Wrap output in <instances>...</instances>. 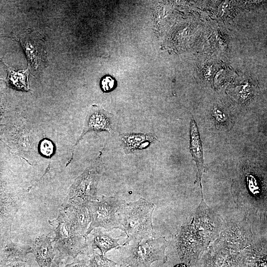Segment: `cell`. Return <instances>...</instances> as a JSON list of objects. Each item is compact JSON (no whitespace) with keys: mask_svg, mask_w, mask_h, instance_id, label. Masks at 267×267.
Returning a JSON list of instances; mask_svg holds the SVG:
<instances>
[{"mask_svg":"<svg viewBox=\"0 0 267 267\" xmlns=\"http://www.w3.org/2000/svg\"><path fill=\"white\" fill-rule=\"evenodd\" d=\"M89 256V267H117V264L92 250Z\"/></svg>","mask_w":267,"mask_h":267,"instance_id":"obj_18","label":"cell"},{"mask_svg":"<svg viewBox=\"0 0 267 267\" xmlns=\"http://www.w3.org/2000/svg\"><path fill=\"white\" fill-rule=\"evenodd\" d=\"M119 267H127V266L125 264H123L122 265H121Z\"/></svg>","mask_w":267,"mask_h":267,"instance_id":"obj_23","label":"cell"},{"mask_svg":"<svg viewBox=\"0 0 267 267\" xmlns=\"http://www.w3.org/2000/svg\"><path fill=\"white\" fill-rule=\"evenodd\" d=\"M116 85L115 79L109 75L104 76L100 81V88L104 92L111 91L116 88Z\"/></svg>","mask_w":267,"mask_h":267,"instance_id":"obj_19","label":"cell"},{"mask_svg":"<svg viewBox=\"0 0 267 267\" xmlns=\"http://www.w3.org/2000/svg\"><path fill=\"white\" fill-rule=\"evenodd\" d=\"M9 85L12 88L21 91L29 90L28 69L15 71L6 66Z\"/></svg>","mask_w":267,"mask_h":267,"instance_id":"obj_17","label":"cell"},{"mask_svg":"<svg viewBox=\"0 0 267 267\" xmlns=\"http://www.w3.org/2000/svg\"><path fill=\"white\" fill-rule=\"evenodd\" d=\"M92 233L93 238L91 240L92 249H98L101 254L105 255L109 250L116 248L121 245L118 243L119 239L112 238L109 234L104 232L100 228H94Z\"/></svg>","mask_w":267,"mask_h":267,"instance_id":"obj_15","label":"cell"},{"mask_svg":"<svg viewBox=\"0 0 267 267\" xmlns=\"http://www.w3.org/2000/svg\"><path fill=\"white\" fill-rule=\"evenodd\" d=\"M189 151L197 167L196 178L195 183L199 182L201 195L203 194L202 176L205 171L204 163L202 141L197 124L194 118H192L189 129Z\"/></svg>","mask_w":267,"mask_h":267,"instance_id":"obj_12","label":"cell"},{"mask_svg":"<svg viewBox=\"0 0 267 267\" xmlns=\"http://www.w3.org/2000/svg\"><path fill=\"white\" fill-rule=\"evenodd\" d=\"M32 248L39 267H50L55 255L51 238L45 235L39 236Z\"/></svg>","mask_w":267,"mask_h":267,"instance_id":"obj_14","label":"cell"},{"mask_svg":"<svg viewBox=\"0 0 267 267\" xmlns=\"http://www.w3.org/2000/svg\"><path fill=\"white\" fill-rule=\"evenodd\" d=\"M64 267H89L84 260H77Z\"/></svg>","mask_w":267,"mask_h":267,"instance_id":"obj_21","label":"cell"},{"mask_svg":"<svg viewBox=\"0 0 267 267\" xmlns=\"http://www.w3.org/2000/svg\"><path fill=\"white\" fill-rule=\"evenodd\" d=\"M19 41L33 70L37 71L46 64V56L43 43L37 33L29 31L20 36Z\"/></svg>","mask_w":267,"mask_h":267,"instance_id":"obj_8","label":"cell"},{"mask_svg":"<svg viewBox=\"0 0 267 267\" xmlns=\"http://www.w3.org/2000/svg\"><path fill=\"white\" fill-rule=\"evenodd\" d=\"M121 147L126 154L144 149L157 140V136L151 133H125L119 135Z\"/></svg>","mask_w":267,"mask_h":267,"instance_id":"obj_13","label":"cell"},{"mask_svg":"<svg viewBox=\"0 0 267 267\" xmlns=\"http://www.w3.org/2000/svg\"><path fill=\"white\" fill-rule=\"evenodd\" d=\"M191 222L205 250L217 238L225 225L222 218L206 204L203 195Z\"/></svg>","mask_w":267,"mask_h":267,"instance_id":"obj_5","label":"cell"},{"mask_svg":"<svg viewBox=\"0 0 267 267\" xmlns=\"http://www.w3.org/2000/svg\"><path fill=\"white\" fill-rule=\"evenodd\" d=\"M60 209L65 212L76 231L86 237L88 226L90 222L87 205L64 202Z\"/></svg>","mask_w":267,"mask_h":267,"instance_id":"obj_10","label":"cell"},{"mask_svg":"<svg viewBox=\"0 0 267 267\" xmlns=\"http://www.w3.org/2000/svg\"><path fill=\"white\" fill-rule=\"evenodd\" d=\"M113 117L112 114L105 110L101 107L93 105L87 116L82 134L77 140L75 146L83 136L89 132L107 131L110 134H113L114 132Z\"/></svg>","mask_w":267,"mask_h":267,"instance_id":"obj_9","label":"cell"},{"mask_svg":"<svg viewBox=\"0 0 267 267\" xmlns=\"http://www.w3.org/2000/svg\"><path fill=\"white\" fill-rule=\"evenodd\" d=\"M170 243L164 237L134 241L132 244L122 245L117 249L123 264L131 267H150L155 261H167L165 251Z\"/></svg>","mask_w":267,"mask_h":267,"instance_id":"obj_2","label":"cell"},{"mask_svg":"<svg viewBox=\"0 0 267 267\" xmlns=\"http://www.w3.org/2000/svg\"><path fill=\"white\" fill-rule=\"evenodd\" d=\"M54 227L55 237L53 242L54 247L59 252L56 263H59L70 257L75 258L82 253L87 246V237L77 232L65 214L60 209L57 218L49 220Z\"/></svg>","mask_w":267,"mask_h":267,"instance_id":"obj_3","label":"cell"},{"mask_svg":"<svg viewBox=\"0 0 267 267\" xmlns=\"http://www.w3.org/2000/svg\"><path fill=\"white\" fill-rule=\"evenodd\" d=\"M100 173L95 167L86 169L71 186L64 202L87 205L97 200V185Z\"/></svg>","mask_w":267,"mask_h":267,"instance_id":"obj_6","label":"cell"},{"mask_svg":"<svg viewBox=\"0 0 267 267\" xmlns=\"http://www.w3.org/2000/svg\"><path fill=\"white\" fill-rule=\"evenodd\" d=\"M155 207L154 204L142 198L122 205L119 212V222L127 237L122 245L129 244L131 241L154 238L152 216Z\"/></svg>","mask_w":267,"mask_h":267,"instance_id":"obj_1","label":"cell"},{"mask_svg":"<svg viewBox=\"0 0 267 267\" xmlns=\"http://www.w3.org/2000/svg\"><path fill=\"white\" fill-rule=\"evenodd\" d=\"M32 252L29 245L9 243L0 253V267H28L26 256Z\"/></svg>","mask_w":267,"mask_h":267,"instance_id":"obj_11","label":"cell"},{"mask_svg":"<svg viewBox=\"0 0 267 267\" xmlns=\"http://www.w3.org/2000/svg\"><path fill=\"white\" fill-rule=\"evenodd\" d=\"M174 267H187L185 264L181 263L179 264L176 265Z\"/></svg>","mask_w":267,"mask_h":267,"instance_id":"obj_22","label":"cell"},{"mask_svg":"<svg viewBox=\"0 0 267 267\" xmlns=\"http://www.w3.org/2000/svg\"><path fill=\"white\" fill-rule=\"evenodd\" d=\"M30 267L29 266V267Z\"/></svg>","mask_w":267,"mask_h":267,"instance_id":"obj_24","label":"cell"},{"mask_svg":"<svg viewBox=\"0 0 267 267\" xmlns=\"http://www.w3.org/2000/svg\"><path fill=\"white\" fill-rule=\"evenodd\" d=\"M266 238L254 242L248 262V267H267Z\"/></svg>","mask_w":267,"mask_h":267,"instance_id":"obj_16","label":"cell"},{"mask_svg":"<svg viewBox=\"0 0 267 267\" xmlns=\"http://www.w3.org/2000/svg\"><path fill=\"white\" fill-rule=\"evenodd\" d=\"M40 151L42 154L46 157L51 156L54 150V146L51 141L44 139L43 140L40 146Z\"/></svg>","mask_w":267,"mask_h":267,"instance_id":"obj_20","label":"cell"},{"mask_svg":"<svg viewBox=\"0 0 267 267\" xmlns=\"http://www.w3.org/2000/svg\"><path fill=\"white\" fill-rule=\"evenodd\" d=\"M126 201L114 197L101 196L99 200L89 202V209L90 222L86 233V236L95 228L103 227L106 231L113 229L122 230L119 222V212Z\"/></svg>","mask_w":267,"mask_h":267,"instance_id":"obj_4","label":"cell"},{"mask_svg":"<svg viewBox=\"0 0 267 267\" xmlns=\"http://www.w3.org/2000/svg\"><path fill=\"white\" fill-rule=\"evenodd\" d=\"M178 255L187 267H192L198 263L201 253L205 249L196 234L190 222L184 223L175 236Z\"/></svg>","mask_w":267,"mask_h":267,"instance_id":"obj_7","label":"cell"}]
</instances>
